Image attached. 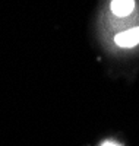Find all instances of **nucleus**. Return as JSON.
Wrapping results in <instances>:
<instances>
[{"instance_id":"2","label":"nucleus","mask_w":139,"mask_h":146,"mask_svg":"<svg viewBox=\"0 0 139 146\" xmlns=\"http://www.w3.org/2000/svg\"><path fill=\"white\" fill-rule=\"evenodd\" d=\"M135 0H111L110 10L116 18H128L135 10Z\"/></svg>"},{"instance_id":"1","label":"nucleus","mask_w":139,"mask_h":146,"mask_svg":"<svg viewBox=\"0 0 139 146\" xmlns=\"http://www.w3.org/2000/svg\"><path fill=\"white\" fill-rule=\"evenodd\" d=\"M114 44L120 48H133L139 44V27L120 31L114 35Z\"/></svg>"},{"instance_id":"3","label":"nucleus","mask_w":139,"mask_h":146,"mask_svg":"<svg viewBox=\"0 0 139 146\" xmlns=\"http://www.w3.org/2000/svg\"><path fill=\"white\" fill-rule=\"evenodd\" d=\"M101 146H120V145H119L117 142H113V140H106Z\"/></svg>"}]
</instances>
